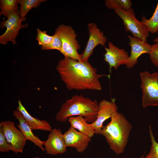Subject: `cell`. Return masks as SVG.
I'll use <instances>...</instances> for the list:
<instances>
[{"label":"cell","instance_id":"29","mask_svg":"<svg viewBox=\"0 0 158 158\" xmlns=\"http://www.w3.org/2000/svg\"><path fill=\"white\" fill-rule=\"evenodd\" d=\"M36 158H40L38 157H36Z\"/></svg>","mask_w":158,"mask_h":158},{"label":"cell","instance_id":"24","mask_svg":"<svg viewBox=\"0 0 158 158\" xmlns=\"http://www.w3.org/2000/svg\"><path fill=\"white\" fill-rule=\"evenodd\" d=\"M53 39L51 42L49 44L42 46V50L56 49L59 51L62 47L61 40L58 34L55 32L53 35Z\"/></svg>","mask_w":158,"mask_h":158},{"label":"cell","instance_id":"23","mask_svg":"<svg viewBox=\"0 0 158 158\" xmlns=\"http://www.w3.org/2000/svg\"><path fill=\"white\" fill-rule=\"evenodd\" d=\"M37 32L36 39L39 45H46L51 42L53 39V35H49L46 31H42L39 28L37 29Z\"/></svg>","mask_w":158,"mask_h":158},{"label":"cell","instance_id":"14","mask_svg":"<svg viewBox=\"0 0 158 158\" xmlns=\"http://www.w3.org/2000/svg\"><path fill=\"white\" fill-rule=\"evenodd\" d=\"M127 37L129 40V45L131 47V51L126 66L130 68L138 63V59L140 56L144 54H149L151 45L149 44L147 41L129 35H128Z\"/></svg>","mask_w":158,"mask_h":158},{"label":"cell","instance_id":"13","mask_svg":"<svg viewBox=\"0 0 158 158\" xmlns=\"http://www.w3.org/2000/svg\"><path fill=\"white\" fill-rule=\"evenodd\" d=\"M45 151L48 154L55 155L65 153L67 147L60 129L54 128L49 134L47 139L44 141Z\"/></svg>","mask_w":158,"mask_h":158},{"label":"cell","instance_id":"22","mask_svg":"<svg viewBox=\"0 0 158 158\" xmlns=\"http://www.w3.org/2000/svg\"><path fill=\"white\" fill-rule=\"evenodd\" d=\"M149 130L152 144L150 152L144 158H158V143L155 140L150 126Z\"/></svg>","mask_w":158,"mask_h":158},{"label":"cell","instance_id":"1","mask_svg":"<svg viewBox=\"0 0 158 158\" xmlns=\"http://www.w3.org/2000/svg\"><path fill=\"white\" fill-rule=\"evenodd\" d=\"M56 69L70 90H100L102 87L99 78L106 76L109 78L110 76L98 74L97 69L88 61H80L70 57L60 60Z\"/></svg>","mask_w":158,"mask_h":158},{"label":"cell","instance_id":"4","mask_svg":"<svg viewBox=\"0 0 158 158\" xmlns=\"http://www.w3.org/2000/svg\"><path fill=\"white\" fill-rule=\"evenodd\" d=\"M55 32L58 34L61 40L62 47L60 52L64 57L82 61L81 55L78 52L80 45L76 39L77 35L72 28L61 24L56 29Z\"/></svg>","mask_w":158,"mask_h":158},{"label":"cell","instance_id":"8","mask_svg":"<svg viewBox=\"0 0 158 158\" xmlns=\"http://www.w3.org/2000/svg\"><path fill=\"white\" fill-rule=\"evenodd\" d=\"M0 128L12 147V151L15 153H22L27 140L20 130L15 126L14 122L10 121L1 122Z\"/></svg>","mask_w":158,"mask_h":158},{"label":"cell","instance_id":"7","mask_svg":"<svg viewBox=\"0 0 158 158\" xmlns=\"http://www.w3.org/2000/svg\"><path fill=\"white\" fill-rule=\"evenodd\" d=\"M20 11L12 13L7 18L6 20L2 21L0 23L1 28L5 27L6 30L0 36V43L6 44L7 42L11 41L13 44H16V38L19 30L22 28L27 27V24H22V22L25 19H23L20 16Z\"/></svg>","mask_w":158,"mask_h":158},{"label":"cell","instance_id":"12","mask_svg":"<svg viewBox=\"0 0 158 158\" xmlns=\"http://www.w3.org/2000/svg\"><path fill=\"white\" fill-rule=\"evenodd\" d=\"M67 147L75 148L80 153L83 152L87 148L91 138L70 126L63 134Z\"/></svg>","mask_w":158,"mask_h":158},{"label":"cell","instance_id":"28","mask_svg":"<svg viewBox=\"0 0 158 158\" xmlns=\"http://www.w3.org/2000/svg\"><path fill=\"white\" fill-rule=\"evenodd\" d=\"M144 154L142 156H141V157H139V158H144Z\"/></svg>","mask_w":158,"mask_h":158},{"label":"cell","instance_id":"6","mask_svg":"<svg viewBox=\"0 0 158 158\" xmlns=\"http://www.w3.org/2000/svg\"><path fill=\"white\" fill-rule=\"evenodd\" d=\"M114 10L123 21L126 31L130 32L135 37L147 41L149 32L144 25L136 18L133 8L126 10L116 8Z\"/></svg>","mask_w":158,"mask_h":158},{"label":"cell","instance_id":"20","mask_svg":"<svg viewBox=\"0 0 158 158\" xmlns=\"http://www.w3.org/2000/svg\"><path fill=\"white\" fill-rule=\"evenodd\" d=\"M46 1L45 0H19L20 18L25 19V16L31 9L37 7L41 3Z\"/></svg>","mask_w":158,"mask_h":158},{"label":"cell","instance_id":"9","mask_svg":"<svg viewBox=\"0 0 158 158\" xmlns=\"http://www.w3.org/2000/svg\"><path fill=\"white\" fill-rule=\"evenodd\" d=\"M87 27L89 38L84 50L80 54L82 61H88L89 58L93 54L94 49L99 44L105 47L107 39L96 24L89 23Z\"/></svg>","mask_w":158,"mask_h":158},{"label":"cell","instance_id":"21","mask_svg":"<svg viewBox=\"0 0 158 158\" xmlns=\"http://www.w3.org/2000/svg\"><path fill=\"white\" fill-rule=\"evenodd\" d=\"M105 4V6L109 9L126 10L131 8L132 2L130 0H106Z\"/></svg>","mask_w":158,"mask_h":158},{"label":"cell","instance_id":"18","mask_svg":"<svg viewBox=\"0 0 158 158\" xmlns=\"http://www.w3.org/2000/svg\"><path fill=\"white\" fill-rule=\"evenodd\" d=\"M19 0H1L0 15L7 18L10 14L17 12Z\"/></svg>","mask_w":158,"mask_h":158},{"label":"cell","instance_id":"10","mask_svg":"<svg viewBox=\"0 0 158 158\" xmlns=\"http://www.w3.org/2000/svg\"><path fill=\"white\" fill-rule=\"evenodd\" d=\"M108 47H104L105 52L104 55V61L109 66L110 75L111 69L117 70L121 65L127 64L129 58L128 52L124 49H121L109 41Z\"/></svg>","mask_w":158,"mask_h":158},{"label":"cell","instance_id":"2","mask_svg":"<svg viewBox=\"0 0 158 158\" xmlns=\"http://www.w3.org/2000/svg\"><path fill=\"white\" fill-rule=\"evenodd\" d=\"M111 118V121L103 126L99 134L105 138L110 149L118 155L124 152L133 126L117 111L112 114Z\"/></svg>","mask_w":158,"mask_h":158},{"label":"cell","instance_id":"25","mask_svg":"<svg viewBox=\"0 0 158 158\" xmlns=\"http://www.w3.org/2000/svg\"><path fill=\"white\" fill-rule=\"evenodd\" d=\"M12 150V147L7 141L2 129L0 128V151L6 152Z\"/></svg>","mask_w":158,"mask_h":158},{"label":"cell","instance_id":"27","mask_svg":"<svg viewBox=\"0 0 158 158\" xmlns=\"http://www.w3.org/2000/svg\"><path fill=\"white\" fill-rule=\"evenodd\" d=\"M153 42L158 44V36L154 39Z\"/></svg>","mask_w":158,"mask_h":158},{"label":"cell","instance_id":"5","mask_svg":"<svg viewBox=\"0 0 158 158\" xmlns=\"http://www.w3.org/2000/svg\"><path fill=\"white\" fill-rule=\"evenodd\" d=\"M139 75L141 82L142 107L158 106V72L151 74L145 71L140 72Z\"/></svg>","mask_w":158,"mask_h":158},{"label":"cell","instance_id":"19","mask_svg":"<svg viewBox=\"0 0 158 158\" xmlns=\"http://www.w3.org/2000/svg\"><path fill=\"white\" fill-rule=\"evenodd\" d=\"M141 22L144 25L149 32L154 34L158 32V2L152 16L147 19L142 15Z\"/></svg>","mask_w":158,"mask_h":158},{"label":"cell","instance_id":"3","mask_svg":"<svg viewBox=\"0 0 158 158\" xmlns=\"http://www.w3.org/2000/svg\"><path fill=\"white\" fill-rule=\"evenodd\" d=\"M99 109L98 104L82 95H76L65 101L56 114L55 118L59 122H66L68 118L75 116H82L88 123H92L96 119Z\"/></svg>","mask_w":158,"mask_h":158},{"label":"cell","instance_id":"26","mask_svg":"<svg viewBox=\"0 0 158 158\" xmlns=\"http://www.w3.org/2000/svg\"><path fill=\"white\" fill-rule=\"evenodd\" d=\"M149 54L152 63L158 67V44L155 43L151 45V50Z\"/></svg>","mask_w":158,"mask_h":158},{"label":"cell","instance_id":"11","mask_svg":"<svg viewBox=\"0 0 158 158\" xmlns=\"http://www.w3.org/2000/svg\"><path fill=\"white\" fill-rule=\"evenodd\" d=\"M99 109L95 121L90 124L95 132V134H99L102 129L104 122L111 118L112 114L117 111L118 107L113 98L110 102L105 99L98 103Z\"/></svg>","mask_w":158,"mask_h":158},{"label":"cell","instance_id":"15","mask_svg":"<svg viewBox=\"0 0 158 158\" xmlns=\"http://www.w3.org/2000/svg\"><path fill=\"white\" fill-rule=\"evenodd\" d=\"M13 115L18 121L19 124H17V127L26 139L32 142L42 151H45L43 147L44 141L41 140L34 134L32 130L26 122L20 112L17 110H16L13 112Z\"/></svg>","mask_w":158,"mask_h":158},{"label":"cell","instance_id":"17","mask_svg":"<svg viewBox=\"0 0 158 158\" xmlns=\"http://www.w3.org/2000/svg\"><path fill=\"white\" fill-rule=\"evenodd\" d=\"M68 120L71 126L84 133L90 138H92L95 134V132L91 125L87 120L82 116H75L69 117Z\"/></svg>","mask_w":158,"mask_h":158},{"label":"cell","instance_id":"16","mask_svg":"<svg viewBox=\"0 0 158 158\" xmlns=\"http://www.w3.org/2000/svg\"><path fill=\"white\" fill-rule=\"evenodd\" d=\"M18 106L17 110L22 115L26 122L32 130H40L45 131H51L52 128L47 121L34 118L31 116L23 105L20 100L18 101Z\"/></svg>","mask_w":158,"mask_h":158}]
</instances>
